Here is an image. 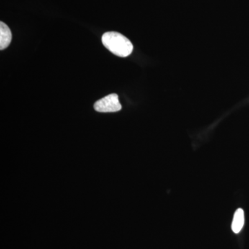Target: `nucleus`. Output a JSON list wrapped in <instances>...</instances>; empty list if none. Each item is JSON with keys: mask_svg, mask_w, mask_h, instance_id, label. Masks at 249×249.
<instances>
[{"mask_svg": "<svg viewBox=\"0 0 249 249\" xmlns=\"http://www.w3.org/2000/svg\"><path fill=\"white\" fill-rule=\"evenodd\" d=\"M12 40V34L9 27L3 22H0V50L7 48Z\"/></svg>", "mask_w": 249, "mask_h": 249, "instance_id": "nucleus-3", "label": "nucleus"}, {"mask_svg": "<svg viewBox=\"0 0 249 249\" xmlns=\"http://www.w3.org/2000/svg\"><path fill=\"white\" fill-rule=\"evenodd\" d=\"M93 108L98 112H116L121 110L122 106L119 102L118 95L116 93H111L96 101Z\"/></svg>", "mask_w": 249, "mask_h": 249, "instance_id": "nucleus-2", "label": "nucleus"}, {"mask_svg": "<svg viewBox=\"0 0 249 249\" xmlns=\"http://www.w3.org/2000/svg\"><path fill=\"white\" fill-rule=\"evenodd\" d=\"M102 42L109 52L121 58L128 56L133 51V45L129 39L115 31L105 33Z\"/></svg>", "mask_w": 249, "mask_h": 249, "instance_id": "nucleus-1", "label": "nucleus"}, {"mask_svg": "<svg viewBox=\"0 0 249 249\" xmlns=\"http://www.w3.org/2000/svg\"><path fill=\"white\" fill-rule=\"evenodd\" d=\"M245 224V213L242 209H237L234 214L232 222V230L235 233H239Z\"/></svg>", "mask_w": 249, "mask_h": 249, "instance_id": "nucleus-4", "label": "nucleus"}]
</instances>
